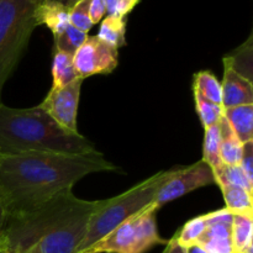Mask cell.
I'll return each mask as SVG.
<instances>
[{
  "instance_id": "44dd1931",
  "label": "cell",
  "mask_w": 253,
  "mask_h": 253,
  "mask_svg": "<svg viewBox=\"0 0 253 253\" xmlns=\"http://www.w3.org/2000/svg\"><path fill=\"white\" fill-rule=\"evenodd\" d=\"M193 90L197 91L208 100L221 105V83L209 71H200L195 74L194 82H193Z\"/></svg>"
},
{
  "instance_id": "7c38bea8",
  "label": "cell",
  "mask_w": 253,
  "mask_h": 253,
  "mask_svg": "<svg viewBox=\"0 0 253 253\" xmlns=\"http://www.w3.org/2000/svg\"><path fill=\"white\" fill-rule=\"evenodd\" d=\"M35 19L37 26L46 25L54 37L69 25V7L56 1H43L35 7Z\"/></svg>"
},
{
  "instance_id": "277c9868",
  "label": "cell",
  "mask_w": 253,
  "mask_h": 253,
  "mask_svg": "<svg viewBox=\"0 0 253 253\" xmlns=\"http://www.w3.org/2000/svg\"><path fill=\"white\" fill-rule=\"evenodd\" d=\"M170 173L172 168L168 170H161L123 194L105 199L103 207L91 215L88 230L79 246L78 253L85 252L94 244L110 234L119 225L152 205L158 190L169 178Z\"/></svg>"
},
{
  "instance_id": "cb8c5ba5",
  "label": "cell",
  "mask_w": 253,
  "mask_h": 253,
  "mask_svg": "<svg viewBox=\"0 0 253 253\" xmlns=\"http://www.w3.org/2000/svg\"><path fill=\"white\" fill-rule=\"evenodd\" d=\"M207 215L205 214L199 215V216L194 217V219L185 222V224L175 232L178 244H179L180 246L185 247V249L192 246V245L197 244L198 240L200 239L203 232L207 229Z\"/></svg>"
},
{
  "instance_id": "d6986e66",
  "label": "cell",
  "mask_w": 253,
  "mask_h": 253,
  "mask_svg": "<svg viewBox=\"0 0 253 253\" xmlns=\"http://www.w3.org/2000/svg\"><path fill=\"white\" fill-rule=\"evenodd\" d=\"M215 183L221 187H239L253 194V184L246 178L239 165H224L212 169Z\"/></svg>"
},
{
  "instance_id": "e575fe53",
  "label": "cell",
  "mask_w": 253,
  "mask_h": 253,
  "mask_svg": "<svg viewBox=\"0 0 253 253\" xmlns=\"http://www.w3.org/2000/svg\"><path fill=\"white\" fill-rule=\"evenodd\" d=\"M24 253H41V251H40L39 245H35V246H32L31 249H29L26 252H24Z\"/></svg>"
},
{
  "instance_id": "8992f818",
  "label": "cell",
  "mask_w": 253,
  "mask_h": 253,
  "mask_svg": "<svg viewBox=\"0 0 253 253\" xmlns=\"http://www.w3.org/2000/svg\"><path fill=\"white\" fill-rule=\"evenodd\" d=\"M157 210L150 205L114 229L86 251L95 253H146L168 240L161 237L156 221Z\"/></svg>"
},
{
  "instance_id": "4fadbf2b",
  "label": "cell",
  "mask_w": 253,
  "mask_h": 253,
  "mask_svg": "<svg viewBox=\"0 0 253 253\" xmlns=\"http://www.w3.org/2000/svg\"><path fill=\"white\" fill-rule=\"evenodd\" d=\"M222 116L242 143L253 141V105L222 108Z\"/></svg>"
},
{
  "instance_id": "7a4b0ae2",
  "label": "cell",
  "mask_w": 253,
  "mask_h": 253,
  "mask_svg": "<svg viewBox=\"0 0 253 253\" xmlns=\"http://www.w3.org/2000/svg\"><path fill=\"white\" fill-rule=\"evenodd\" d=\"M104 200H83L64 190L36 209L7 216L4 239L15 253L39 245L41 253H78L94 212Z\"/></svg>"
},
{
  "instance_id": "836d02e7",
  "label": "cell",
  "mask_w": 253,
  "mask_h": 253,
  "mask_svg": "<svg viewBox=\"0 0 253 253\" xmlns=\"http://www.w3.org/2000/svg\"><path fill=\"white\" fill-rule=\"evenodd\" d=\"M0 253H15L11 249H9L5 239H2V241L0 242Z\"/></svg>"
},
{
  "instance_id": "2e32d148",
  "label": "cell",
  "mask_w": 253,
  "mask_h": 253,
  "mask_svg": "<svg viewBox=\"0 0 253 253\" xmlns=\"http://www.w3.org/2000/svg\"><path fill=\"white\" fill-rule=\"evenodd\" d=\"M252 35H250L246 42H244L241 46L237 47L234 52H231V54L224 57V59H222L224 66L230 67L236 73H239L240 76L252 82Z\"/></svg>"
},
{
  "instance_id": "83f0119b",
  "label": "cell",
  "mask_w": 253,
  "mask_h": 253,
  "mask_svg": "<svg viewBox=\"0 0 253 253\" xmlns=\"http://www.w3.org/2000/svg\"><path fill=\"white\" fill-rule=\"evenodd\" d=\"M239 166L247 179L253 184V141L242 145V155Z\"/></svg>"
},
{
  "instance_id": "3957f363",
  "label": "cell",
  "mask_w": 253,
  "mask_h": 253,
  "mask_svg": "<svg viewBox=\"0 0 253 253\" xmlns=\"http://www.w3.org/2000/svg\"><path fill=\"white\" fill-rule=\"evenodd\" d=\"M27 152L90 155L96 148L81 133L64 130L40 106L10 108L0 104V156Z\"/></svg>"
},
{
  "instance_id": "ffe728a7",
  "label": "cell",
  "mask_w": 253,
  "mask_h": 253,
  "mask_svg": "<svg viewBox=\"0 0 253 253\" xmlns=\"http://www.w3.org/2000/svg\"><path fill=\"white\" fill-rule=\"evenodd\" d=\"M224 197L226 209L232 214L253 215V194L239 187L220 188Z\"/></svg>"
},
{
  "instance_id": "7402d4cb",
  "label": "cell",
  "mask_w": 253,
  "mask_h": 253,
  "mask_svg": "<svg viewBox=\"0 0 253 253\" xmlns=\"http://www.w3.org/2000/svg\"><path fill=\"white\" fill-rule=\"evenodd\" d=\"M203 161L211 169L222 165L220 158V126L219 124L205 128L203 142Z\"/></svg>"
},
{
  "instance_id": "52a82bcc",
  "label": "cell",
  "mask_w": 253,
  "mask_h": 253,
  "mask_svg": "<svg viewBox=\"0 0 253 253\" xmlns=\"http://www.w3.org/2000/svg\"><path fill=\"white\" fill-rule=\"evenodd\" d=\"M216 184L212 169L203 160L188 167L172 168L169 178L158 190L152 207L160 210L163 205L189 194L190 192Z\"/></svg>"
},
{
  "instance_id": "8fae6325",
  "label": "cell",
  "mask_w": 253,
  "mask_h": 253,
  "mask_svg": "<svg viewBox=\"0 0 253 253\" xmlns=\"http://www.w3.org/2000/svg\"><path fill=\"white\" fill-rule=\"evenodd\" d=\"M224 81L221 84L224 109L240 105H253L252 82L244 78L230 67L224 66Z\"/></svg>"
},
{
  "instance_id": "9c48e42d",
  "label": "cell",
  "mask_w": 253,
  "mask_h": 253,
  "mask_svg": "<svg viewBox=\"0 0 253 253\" xmlns=\"http://www.w3.org/2000/svg\"><path fill=\"white\" fill-rule=\"evenodd\" d=\"M119 63L118 49L113 48L96 36H88L73 56V64L81 79L94 74H109Z\"/></svg>"
},
{
  "instance_id": "5bb4252c",
  "label": "cell",
  "mask_w": 253,
  "mask_h": 253,
  "mask_svg": "<svg viewBox=\"0 0 253 253\" xmlns=\"http://www.w3.org/2000/svg\"><path fill=\"white\" fill-rule=\"evenodd\" d=\"M220 126V158L224 165H239L242 155L244 143L237 138L231 126L222 116L219 121Z\"/></svg>"
},
{
  "instance_id": "484cf974",
  "label": "cell",
  "mask_w": 253,
  "mask_h": 253,
  "mask_svg": "<svg viewBox=\"0 0 253 253\" xmlns=\"http://www.w3.org/2000/svg\"><path fill=\"white\" fill-rule=\"evenodd\" d=\"M89 4L90 0H79L69 7V24L85 34L94 26L89 16Z\"/></svg>"
},
{
  "instance_id": "d4e9b609",
  "label": "cell",
  "mask_w": 253,
  "mask_h": 253,
  "mask_svg": "<svg viewBox=\"0 0 253 253\" xmlns=\"http://www.w3.org/2000/svg\"><path fill=\"white\" fill-rule=\"evenodd\" d=\"M193 95H194L197 113L199 115L200 123H202L204 130L219 124L220 119L222 118V106L208 100L194 90H193Z\"/></svg>"
},
{
  "instance_id": "8d00e7d4",
  "label": "cell",
  "mask_w": 253,
  "mask_h": 253,
  "mask_svg": "<svg viewBox=\"0 0 253 253\" xmlns=\"http://www.w3.org/2000/svg\"><path fill=\"white\" fill-rule=\"evenodd\" d=\"M82 253H95V252H91V251H85V252H82Z\"/></svg>"
},
{
  "instance_id": "4dcf8cb0",
  "label": "cell",
  "mask_w": 253,
  "mask_h": 253,
  "mask_svg": "<svg viewBox=\"0 0 253 253\" xmlns=\"http://www.w3.org/2000/svg\"><path fill=\"white\" fill-rule=\"evenodd\" d=\"M5 222H6V211H5V208L2 205V202L0 200V242L4 239V227Z\"/></svg>"
},
{
  "instance_id": "e0dca14e",
  "label": "cell",
  "mask_w": 253,
  "mask_h": 253,
  "mask_svg": "<svg viewBox=\"0 0 253 253\" xmlns=\"http://www.w3.org/2000/svg\"><path fill=\"white\" fill-rule=\"evenodd\" d=\"M96 37L115 49H119L123 46H125L126 17L106 16L101 21L100 29H99Z\"/></svg>"
},
{
  "instance_id": "5b68a950",
  "label": "cell",
  "mask_w": 253,
  "mask_h": 253,
  "mask_svg": "<svg viewBox=\"0 0 253 253\" xmlns=\"http://www.w3.org/2000/svg\"><path fill=\"white\" fill-rule=\"evenodd\" d=\"M36 26L35 6L29 0H0V104L2 88L14 73Z\"/></svg>"
},
{
  "instance_id": "ba28073f",
  "label": "cell",
  "mask_w": 253,
  "mask_h": 253,
  "mask_svg": "<svg viewBox=\"0 0 253 253\" xmlns=\"http://www.w3.org/2000/svg\"><path fill=\"white\" fill-rule=\"evenodd\" d=\"M83 79L78 78L62 88H51L40 108L62 128L69 132L78 133L77 115Z\"/></svg>"
},
{
  "instance_id": "f546056e",
  "label": "cell",
  "mask_w": 253,
  "mask_h": 253,
  "mask_svg": "<svg viewBox=\"0 0 253 253\" xmlns=\"http://www.w3.org/2000/svg\"><path fill=\"white\" fill-rule=\"evenodd\" d=\"M162 253H187V249L178 244L177 236L174 235L172 239L168 240V242L166 244L165 251Z\"/></svg>"
},
{
  "instance_id": "4316f807",
  "label": "cell",
  "mask_w": 253,
  "mask_h": 253,
  "mask_svg": "<svg viewBox=\"0 0 253 253\" xmlns=\"http://www.w3.org/2000/svg\"><path fill=\"white\" fill-rule=\"evenodd\" d=\"M140 0H105L106 16L115 17H126Z\"/></svg>"
},
{
  "instance_id": "d590c367",
  "label": "cell",
  "mask_w": 253,
  "mask_h": 253,
  "mask_svg": "<svg viewBox=\"0 0 253 253\" xmlns=\"http://www.w3.org/2000/svg\"><path fill=\"white\" fill-rule=\"evenodd\" d=\"M29 1H30V2H31V4H32V5H34V6H35V7H36V6H39V5H40V4H42V2H43V1H44V0H29Z\"/></svg>"
},
{
  "instance_id": "f1b7e54d",
  "label": "cell",
  "mask_w": 253,
  "mask_h": 253,
  "mask_svg": "<svg viewBox=\"0 0 253 253\" xmlns=\"http://www.w3.org/2000/svg\"><path fill=\"white\" fill-rule=\"evenodd\" d=\"M106 14L105 0H90L89 4V16L93 25L98 24L104 19Z\"/></svg>"
},
{
  "instance_id": "603a6c76",
  "label": "cell",
  "mask_w": 253,
  "mask_h": 253,
  "mask_svg": "<svg viewBox=\"0 0 253 253\" xmlns=\"http://www.w3.org/2000/svg\"><path fill=\"white\" fill-rule=\"evenodd\" d=\"M86 39H88V34L76 29L69 24L64 31L54 36V51L63 52L73 57L77 49L84 43Z\"/></svg>"
},
{
  "instance_id": "1f68e13d",
  "label": "cell",
  "mask_w": 253,
  "mask_h": 253,
  "mask_svg": "<svg viewBox=\"0 0 253 253\" xmlns=\"http://www.w3.org/2000/svg\"><path fill=\"white\" fill-rule=\"evenodd\" d=\"M187 253H208V252L205 251V250L203 249L200 245L194 244V245H192V246L187 247Z\"/></svg>"
},
{
  "instance_id": "9a60e30c",
  "label": "cell",
  "mask_w": 253,
  "mask_h": 253,
  "mask_svg": "<svg viewBox=\"0 0 253 253\" xmlns=\"http://www.w3.org/2000/svg\"><path fill=\"white\" fill-rule=\"evenodd\" d=\"M253 215L234 214L231 224V242L234 253H246L253 247Z\"/></svg>"
},
{
  "instance_id": "6da1fadb",
  "label": "cell",
  "mask_w": 253,
  "mask_h": 253,
  "mask_svg": "<svg viewBox=\"0 0 253 253\" xmlns=\"http://www.w3.org/2000/svg\"><path fill=\"white\" fill-rule=\"evenodd\" d=\"M119 170L103 153L27 152L0 156V200L7 216L36 209L85 175Z\"/></svg>"
},
{
  "instance_id": "d6a6232c",
  "label": "cell",
  "mask_w": 253,
  "mask_h": 253,
  "mask_svg": "<svg viewBox=\"0 0 253 253\" xmlns=\"http://www.w3.org/2000/svg\"><path fill=\"white\" fill-rule=\"evenodd\" d=\"M44 1H56V2H59V4L64 5V6L71 7L73 6L77 1H79V0H44Z\"/></svg>"
},
{
  "instance_id": "30bf717a",
  "label": "cell",
  "mask_w": 253,
  "mask_h": 253,
  "mask_svg": "<svg viewBox=\"0 0 253 253\" xmlns=\"http://www.w3.org/2000/svg\"><path fill=\"white\" fill-rule=\"evenodd\" d=\"M207 229L197 244L208 253H234L231 242V224L234 214L222 208L208 212Z\"/></svg>"
},
{
  "instance_id": "ac0fdd59",
  "label": "cell",
  "mask_w": 253,
  "mask_h": 253,
  "mask_svg": "<svg viewBox=\"0 0 253 253\" xmlns=\"http://www.w3.org/2000/svg\"><path fill=\"white\" fill-rule=\"evenodd\" d=\"M76 68L73 64V57L71 54L59 51H53L52 61V88H62L67 84L78 79Z\"/></svg>"
}]
</instances>
